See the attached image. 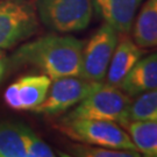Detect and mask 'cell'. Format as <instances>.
I'll return each mask as SVG.
<instances>
[{"instance_id":"cell-7","label":"cell","mask_w":157,"mask_h":157,"mask_svg":"<svg viewBox=\"0 0 157 157\" xmlns=\"http://www.w3.org/2000/svg\"><path fill=\"white\" fill-rule=\"evenodd\" d=\"M118 32L104 23L98 29L87 44L83 48L80 77L93 82H101L105 78L107 69L118 44Z\"/></svg>"},{"instance_id":"cell-11","label":"cell","mask_w":157,"mask_h":157,"mask_svg":"<svg viewBox=\"0 0 157 157\" xmlns=\"http://www.w3.org/2000/svg\"><path fill=\"white\" fill-rule=\"evenodd\" d=\"M140 47L132 40H122L119 44H117L107 69L105 76L107 78V84L119 87L127 73L132 70L135 63L140 59Z\"/></svg>"},{"instance_id":"cell-2","label":"cell","mask_w":157,"mask_h":157,"mask_svg":"<svg viewBox=\"0 0 157 157\" xmlns=\"http://www.w3.org/2000/svg\"><path fill=\"white\" fill-rule=\"evenodd\" d=\"M132 100L119 87L101 84L97 90L78 102V106L63 120L94 119L113 121L119 124L129 122V107Z\"/></svg>"},{"instance_id":"cell-3","label":"cell","mask_w":157,"mask_h":157,"mask_svg":"<svg viewBox=\"0 0 157 157\" xmlns=\"http://www.w3.org/2000/svg\"><path fill=\"white\" fill-rule=\"evenodd\" d=\"M36 13L47 28L61 34L79 32L91 22L92 0H36Z\"/></svg>"},{"instance_id":"cell-10","label":"cell","mask_w":157,"mask_h":157,"mask_svg":"<svg viewBox=\"0 0 157 157\" xmlns=\"http://www.w3.org/2000/svg\"><path fill=\"white\" fill-rule=\"evenodd\" d=\"M119 87L129 97L157 89V52L139 59Z\"/></svg>"},{"instance_id":"cell-6","label":"cell","mask_w":157,"mask_h":157,"mask_svg":"<svg viewBox=\"0 0 157 157\" xmlns=\"http://www.w3.org/2000/svg\"><path fill=\"white\" fill-rule=\"evenodd\" d=\"M101 84L100 82H93L76 76L52 79L44 101L33 109V112L48 115L59 114L71 106L77 105Z\"/></svg>"},{"instance_id":"cell-1","label":"cell","mask_w":157,"mask_h":157,"mask_svg":"<svg viewBox=\"0 0 157 157\" xmlns=\"http://www.w3.org/2000/svg\"><path fill=\"white\" fill-rule=\"evenodd\" d=\"M84 44L73 36L48 34L21 45L11 57L13 67L30 65L52 79L82 73Z\"/></svg>"},{"instance_id":"cell-13","label":"cell","mask_w":157,"mask_h":157,"mask_svg":"<svg viewBox=\"0 0 157 157\" xmlns=\"http://www.w3.org/2000/svg\"><path fill=\"white\" fill-rule=\"evenodd\" d=\"M126 126L137 151L157 157V121H129Z\"/></svg>"},{"instance_id":"cell-8","label":"cell","mask_w":157,"mask_h":157,"mask_svg":"<svg viewBox=\"0 0 157 157\" xmlns=\"http://www.w3.org/2000/svg\"><path fill=\"white\" fill-rule=\"evenodd\" d=\"M50 84L51 79L44 73L23 76L7 87L4 99L13 109L33 111L44 101Z\"/></svg>"},{"instance_id":"cell-4","label":"cell","mask_w":157,"mask_h":157,"mask_svg":"<svg viewBox=\"0 0 157 157\" xmlns=\"http://www.w3.org/2000/svg\"><path fill=\"white\" fill-rule=\"evenodd\" d=\"M62 130L65 135L82 143L137 151L130 136L113 121L94 119L63 120Z\"/></svg>"},{"instance_id":"cell-17","label":"cell","mask_w":157,"mask_h":157,"mask_svg":"<svg viewBox=\"0 0 157 157\" xmlns=\"http://www.w3.org/2000/svg\"><path fill=\"white\" fill-rule=\"evenodd\" d=\"M26 149L28 157H54L55 152L42 139H40L33 130L26 129L25 134Z\"/></svg>"},{"instance_id":"cell-18","label":"cell","mask_w":157,"mask_h":157,"mask_svg":"<svg viewBox=\"0 0 157 157\" xmlns=\"http://www.w3.org/2000/svg\"><path fill=\"white\" fill-rule=\"evenodd\" d=\"M6 69H7V58H6L5 54L0 51V80L4 77Z\"/></svg>"},{"instance_id":"cell-15","label":"cell","mask_w":157,"mask_h":157,"mask_svg":"<svg viewBox=\"0 0 157 157\" xmlns=\"http://www.w3.org/2000/svg\"><path fill=\"white\" fill-rule=\"evenodd\" d=\"M129 121H157V89L136 95L129 107Z\"/></svg>"},{"instance_id":"cell-9","label":"cell","mask_w":157,"mask_h":157,"mask_svg":"<svg viewBox=\"0 0 157 157\" xmlns=\"http://www.w3.org/2000/svg\"><path fill=\"white\" fill-rule=\"evenodd\" d=\"M93 7L104 21L118 33L132 30L136 12L143 0H92Z\"/></svg>"},{"instance_id":"cell-14","label":"cell","mask_w":157,"mask_h":157,"mask_svg":"<svg viewBox=\"0 0 157 157\" xmlns=\"http://www.w3.org/2000/svg\"><path fill=\"white\" fill-rule=\"evenodd\" d=\"M27 127L21 124H0V157H28L26 149Z\"/></svg>"},{"instance_id":"cell-16","label":"cell","mask_w":157,"mask_h":157,"mask_svg":"<svg viewBox=\"0 0 157 157\" xmlns=\"http://www.w3.org/2000/svg\"><path fill=\"white\" fill-rule=\"evenodd\" d=\"M73 155L83 157H140L139 151L133 150H119V149H111L105 147L98 146H84L78 144L72 148Z\"/></svg>"},{"instance_id":"cell-5","label":"cell","mask_w":157,"mask_h":157,"mask_svg":"<svg viewBox=\"0 0 157 157\" xmlns=\"http://www.w3.org/2000/svg\"><path fill=\"white\" fill-rule=\"evenodd\" d=\"M37 29L39 17L30 0H0V49H11Z\"/></svg>"},{"instance_id":"cell-12","label":"cell","mask_w":157,"mask_h":157,"mask_svg":"<svg viewBox=\"0 0 157 157\" xmlns=\"http://www.w3.org/2000/svg\"><path fill=\"white\" fill-rule=\"evenodd\" d=\"M133 32L140 48L157 47V0H147L135 20Z\"/></svg>"}]
</instances>
